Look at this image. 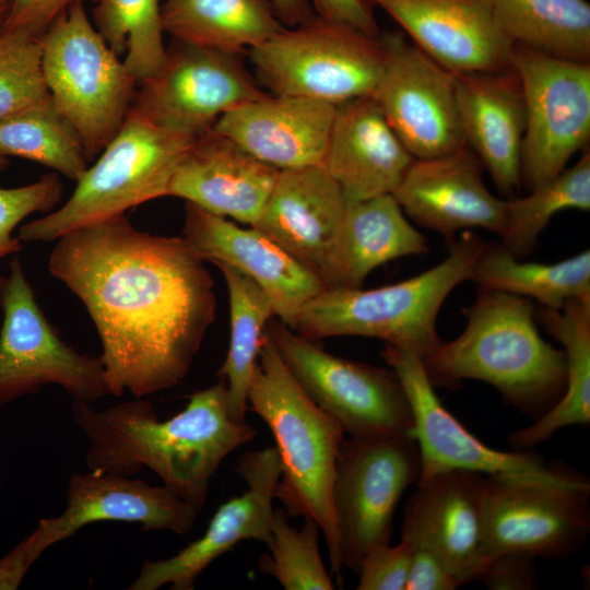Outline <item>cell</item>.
Wrapping results in <instances>:
<instances>
[{
	"label": "cell",
	"instance_id": "cell-1",
	"mask_svg": "<svg viewBox=\"0 0 590 590\" xmlns=\"http://www.w3.org/2000/svg\"><path fill=\"white\" fill-rule=\"evenodd\" d=\"M48 271L86 307L111 396L180 384L214 320L213 281L182 237L137 229L125 215L56 239Z\"/></svg>",
	"mask_w": 590,
	"mask_h": 590
},
{
	"label": "cell",
	"instance_id": "cell-2",
	"mask_svg": "<svg viewBox=\"0 0 590 590\" xmlns=\"http://www.w3.org/2000/svg\"><path fill=\"white\" fill-rule=\"evenodd\" d=\"M72 415L88 441V470L133 476L149 468L198 511L222 461L257 434L229 416L221 378L191 394L185 409L168 420L161 421L143 398L103 410L73 401Z\"/></svg>",
	"mask_w": 590,
	"mask_h": 590
},
{
	"label": "cell",
	"instance_id": "cell-3",
	"mask_svg": "<svg viewBox=\"0 0 590 590\" xmlns=\"http://www.w3.org/2000/svg\"><path fill=\"white\" fill-rule=\"evenodd\" d=\"M468 322L456 339L441 341L422 362L433 386L484 381L506 403L536 421L563 396V350L545 341L530 298L481 288L465 310Z\"/></svg>",
	"mask_w": 590,
	"mask_h": 590
},
{
	"label": "cell",
	"instance_id": "cell-4",
	"mask_svg": "<svg viewBox=\"0 0 590 590\" xmlns=\"http://www.w3.org/2000/svg\"><path fill=\"white\" fill-rule=\"evenodd\" d=\"M247 402L275 440L282 467L275 498L288 517L309 518L318 523L327 543L331 571L341 585L343 565L332 494L344 432L302 389L267 329Z\"/></svg>",
	"mask_w": 590,
	"mask_h": 590
},
{
	"label": "cell",
	"instance_id": "cell-5",
	"mask_svg": "<svg viewBox=\"0 0 590 590\" xmlns=\"http://www.w3.org/2000/svg\"><path fill=\"white\" fill-rule=\"evenodd\" d=\"M486 243L465 233L447 257L405 281L373 290L326 287L302 308L293 330L309 340L374 338L422 359L440 342L437 317L460 283L470 280Z\"/></svg>",
	"mask_w": 590,
	"mask_h": 590
},
{
	"label": "cell",
	"instance_id": "cell-6",
	"mask_svg": "<svg viewBox=\"0 0 590 590\" xmlns=\"http://www.w3.org/2000/svg\"><path fill=\"white\" fill-rule=\"evenodd\" d=\"M194 140L130 110L66 203L20 226L16 237L22 243L56 240L78 227L125 215L141 203L167 197L174 173Z\"/></svg>",
	"mask_w": 590,
	"mask_h": 590
},
{
	"label": "cell",
	"instance_id": "cell-7",
	"mask_svg": "<svg viewBox=\"0 0 590 590\" xmlns=\"http://www.w3.org/2000/svg\"><path fill=\"white\" fill-rule=\"evenodd\" d=\"M40 43L50 97L75 128L91 161L123 125L138 82L92 24L84 2L63 11Z\"/></svg>",
	"mask_w": 590,
	"mask_h": 590
},
{
	"label": "cell",
	"instance_id": "cell-8",
	"mask_svg": "<svg viewBox=\"0 0 590 590\" xmlns=\"http://www.w3.org/2000/svg\"><path fill=\"white\" fill-rule=\"evenodd\" d=\"M248 55L269 94L333 105L374 96L387 61L381 37L318 15L284 27Z\"/></svg>",
	"mask_w": 590,
	"mask_h": 590
},
{
	"label": "cell",
	"instance_id": "cell-9",
	"mask_svg": "<svg viewBox=\"0 0 590 590\" xmlns=\"http://www.w3.org/2000/svg\"><path fill=\"white\" fill-rule=\"evenodd\" d=\"M0 276V406L60 386L76 402L94 403L110 394L99 357L68 345L38 306L19 257Z\"/></svg>",
	"mask_w": 590,
	"mask_h": 590
},
{
	"label": "cell",
	"instance_id": "cell-10",
	"mask_svg": "<svg viewBox=\"0 0 590 590\" xmlns=\"http://www.w3.org/2000/svg\"><path fill=\"white\" fill-rule=\"evenodd\" d=\"M267 331L302 389L344 435L412 436V411L391 368L335 356L281 321L269 322Z\"/></svg>",
	"mask_w": 590,
	"mask_h": 590
},
{
	"label": "cell",
	"instance_id": "cell-11",
	"mask_svg": "<svg viewBox=\"0 0 590 590\" xmlns=\"http://www.w3.org/2000/svg\"><path fill=\"white\" fill-rule=\"evenodd\" d=\"M590 531V483L571 473L560 480L485 475L486 559L507 552L562 560Z\"/></svg>",
	"mask_w": 590,
	"mask_h": 590
},
{
	"label": "cell",
	"instance_id": "cell-12",
	"mask_svg": "<svg viewBox=\"0 0 590 590\" xmlns=\"http://www.w3.org/2000/svg\"><path fill=\"white\" fill-rule=\"evenodd\" d=\"M421 474L411 435L343 437L332 494L343 566L357 573L371 547L390 542L397 506Z\"/></svg>",
	"mask_w": 590,
	"mask_h": 590
},
{
	"label": "cell",
	"instance_id": "cell-13",
	"mask_svg": "<svg viewBox=\"0 0 590 590\" xmlns=\"http://www.w3.org/2000/svg\"><path fill=\"white\" fill-rule=\"evenodd\" d=\"M511 63L524 98L520 180L528 191L566 168L590 139V62L514 44Z\"/></svg>",
	"mask_w": 590,
	"mask_h": 590
},
{
	"label": "cell",
	"instance_id": "cell-14",
	"mask_svg": "<svg viewBox=\"0 0 590 590\" xmlns=\"http://www.w3.org/2000/svg\"><path fill=\"white\" fill-rule=\"evenodd\" d=\"M243 57L174 40L158 71L139 83L130 110L157 127L197 138L226 113L269 94Z\"/></svg>",
	"mask_w": 590,
	"mask_h": 590
},
{
	"label": "cell",
	"instance_id": "cell-15",
	"mask_svg": "<svg viewBox=\"0 0 590 590\" xmlns=\"http://www.w3.org/2000/svg\"><path fill=\"white\" fill-rule=\"evenodd\" d=\"M387 61L374 94L386 120L414 158H432L465 146L456 74L402 33L381 36Z\"/></svg>",
	"mask_w": 590,
	"mask_h": 590
},
{
	"label": "cell",
	"instance_id": "cell-16",
	"mask_svg": "<svg viewBox=\"0 0 590 590\" xmlns=\"http://www.w3.org/2000/svg\"><path fill=\"white\" fill-rule=\"evenodd\" d=\"M382 357L399 378L412 411V437L422 465L420 481L448 470L543 480H560L573 473L528 450L506 452L483 444L442 405L421 357L388 344Z\"/></svg>",
	"mask_w": 590,
	"mask_h": 590
},
{
	"label": "cell",
	"instance_id": "cell-17",
	"mask_svg": "<svg viewBox=\"0 0 590 590\" xmlns=\"http://www.w3.org/2000/svg\"><path fill=\"white\" fill-rule=\"evenodd\" d=\"M235 470L247 483L244 494L222 504L205 532L175 555L144 559L128 590H156L164 586L192 590L200 574L239 542L256 540L270 546L273 502L282 473L275 446L244 453Z\"/></svg>",
	"mask_w": 590,
	"mask_h": 590
},
{
	"label": "cell",
	"instance_id": "cell-18",
	"mask_svg": "<svg viewBox=\"0 0 590 590\" xmlns=\"http://www.w3.org/2000/svg\"><path fill=\"white\" fill-rule=\"evenodd\" d=\"M485 475L448 470L416 483L405 504L401 539L429 551L461 586L477 580L484 550Z\"/></svg>",
	"mask_w": 590,
	"mask_h": 590
},
{
	"label": "cell",
	"instance_id": "cell-19",
	"mask_svg": "<svg viewBox=\"0 0 590 590\" xmlns=\"http://www.w3.org/2000/svg\"><path fill=\"white\" fill-rule=\"evenodd\" d=\"M182 238L202 260L229 266L253 281L274 316L294 328L302 308L327 286L320 276L258 229L186 203Z\"/></svg>",
	"mask_w": 590,
	"mask_h": 590
},
{
	"label": "cell",
	"instance_id": "cell-20",
	"mask_svg": "<svg viewBox=\"0 0 590 590\" xmlns=\"http://www.w3.org/2000/svg\"><path fill=\"white\" fill-rule=\"evenodd\" d=\"M483 165L468 146L415 158L392 196L404 214L452 240L460 229L483 228L503 235L507 200L494 196L482 178Z\"/></svg>",
	"mask_w": 590,
	"mask_h": 590
},
{
	"label": "cell",
	"instance_id": "cell-21",
	"mask_svg": "<svg viewBox=\"0 0 590 590\" xmlns=\"http://www.w3.org/2000/svg\"><path fill=\"white\" fill-rule=\"evenodd\" d=\"M412 43L455 74L512 67V43L486 0H370Z\"/></svg>",
	"mask_w": 590,
	"mask_h": 590
},
{
	"label": "cell",
	"instance_id": "cell-22",
	"mask_svg": "<svg viewBox=\"0 0 590 590\" xmlns=\"http://www.w3.org/2000/svg\"><path fill=\"white\" fill-rule=\"evenodd\" d=\"M198 512L164 485L152 486L141 479L88 470L70 476L64 510L40 519L35 531L46 550L90 523L107 520L184 535L193 528Z\"/></svg>",
	"mask_w": 590,
	"mask_h": 590
},
{
	"label": "cell",
	"instance_id": "cell-23",
	"mask_svg": "<svg viewBox=\"0 0 590 590\" xmlns=\"http://www.w3.org/2000/svg\"><path fill=\"white\" fill-rule=\"evenodd\" d=\"M279 172L212 128L197 137L181 158L167 196L252 226Z\"/></svg>",
	"mask_w": 590,
	"mask_h": 590
},
{
	"label": "cell",
	"instance_id": "cell-24",
	"mask_svg": "<svg viewBox=\"0 0 590 590\" xmlns=\"http://www.w3.org/2000/svg\"><path fill=\"white\" fill-rule=\"evenodd\" d=\"M414 160L374 96L335 105L322 166L346 202L392 194Z\"/></svg>",
	"mask_w": 590,
	"mask_h": 590
},
{
	"label": "cell",
	"instance_id": "cell-25",
	"mask_svg": "<svg viewBox=\"0 0 590 590\" xmlns=\"http://www.w3.org/2000/svg\"><path fill=\"white\" fill-rule=\"evenodd\" d=\"M335 105L268 94L225 115L213 129L279 170L322 165Z\"/></svg>",
	"mask_w": 590,
	"mask_h": 590
},
{
	"label": "cell",
	"instance_id": "cell-26",
	"mask_svg": "<svg viewBox=\"0 0 590 590\" xmlns=\"http://www.w3.org/2000/svg\"><path fill=\"white\" fill-rule=\"evenodd\" d=\"M457 106L465 144L504 196L521 186L524 98L514 67L456 74Z\"/></svg>",
	"mask_w": 590,
	"mask_h": 590
},
{
	"label": "cell",
	"instance_id": "cell-27",
	"mask_svg": "<svg viewBox=\"0 0 590 590\" xmlns=\"http://www.w3.org/2000/svg\"><path fill=\"white\" fill-rule=\"evenodd\" d=\"M345 205L341 188L322 165L283 169L251 227L319 275Z\"/></svg>",
	"mask_w": 590,
	"mask_h": 590
},
{
	"label": "cell",
	"instance_id": "cell-28",
	"mask_svg": "<svg viewBox=\"0 0 590 590\" xmlns=\"http://www.w3.org/2000/svg\"><path fill=\"white\" fill-rule=\"evenodd\" d=\"M427 251L426 238L392 194L346 202L319 276L327 287L359 288L379 266Z\"/></svg>",
	"mask_w": 590,
	"mask_h": 590
},
{
	"label": "cell",
	"instance_id": "cell-29",
	"mask_svg": "<svg viewBox=\"0 0 590 590\" xmlns=\"http://www.w3.org/2000/svg\"><path fill=\"white\" fill-rule=\"evenodd\" d=\"M540 319L563 346L566 387L544 415L509 436L515 451H527L562 428L590 423V300L569 299L558 309L543 307Z\"/></svg>",
	"mask_w": 590,
	"mask_h": 590
},
{
	"label": "cell",
	"instance_id": "cell-30",
	"mask_svg": "<svg viewBox=\"0 0 590 590\" xmlns=\"http://www.w3.org/2000/svg\"><path fill=\"white\" fill-rule=\"evenodd\" d=\"M162 23L174 40L240 55L285 27L270 0H165Z\"/></svg>",
	"mask_w": 590,
	"mask_h": 590
},
{
	"label": "cell",
	"instance_id": "cell-31",
	"mask_svg": "<svg viewBox=\"0 0 590 590\" xmlns=\"http://www.w3.org/2000/svg\"><path fill=\"white\" fill-rule=\"evenodd\" d=\"M470 280L481 288L534 298L545 308L558 309L569 299L590 300V251L541 263L520 261L502 244H486Z\"/></svg>",
	"mask_w": 590,
	"mask_h": 590
},
{
	"label": "cell",
	"instance_id": "cell-32",
	"mask_svg": "<svg viewBox=\"0 0 590 590\" xmlns=\"http://www.w3.org/2000/svg\"><path fill=\"white\" fill-rule=\"evenodd\" d=\"M507 38L559 59L590 61L587 0H486Z\"/></svg>",
	"mask_w": 590,
	"mask_h": 590
},
{
	"label": "cell",
	"instance_id": "cell-33",
	"mask_svg": "<svg viewBox=\"0 0 590 590\" xmlns=\"http://www.w3.org/2000/svg\"><path fill=\"white\" fill-rule=\"evenodd\" d=\"M229 297V345L219 376L226 384L228 413L233 421L245 423L248 390L258 363L273 307L263 291L238 270L216 264Z\"/></svg>",
	"mask_w": 590,
	"mask_h": 590
},
{
	"label": "cell",
	"instance_id": "cell-34",
	"mask_svg": "<svg viewBox=\"0 0 590 590\" xmlns=\"http://www.w3.org/2000/svg\"><path fill=\"white\" fill-rule=\"evenodd\" d=\"M0 154L39 163L75 182L88 167L79 133L50 96L0 121Z\"/></svg>",
	"mask_w": 590,
	"mask_h": 590
},
{
	"label": "cell",
	"instance_id": "cell-35",
	"mask_svg": "<svg viewBox=\"0 0 590 590\" xmlns=\"http://www.w3.org/2000/svg\"><path fill=\"white\" fill-rule=\"evenodd\" d=\"M94 26L138 84L154 75L166 57L161 0H96Z\"/></svg>",
	"mask_w": 590,
	"mask_h": 590
},
{
	"label": "cell",
	"instance_id": "cell-36",
	"mask_svg": "<svg viewBox=\"0 0 590 590\" xmlns=\"http://www.w3.org/2000/svg\"><path fill=\"white\" fill-rule=\"evenodd\" d=\"M590 210V153L521 198L507 199V222L502 245L517 257L532 251L554 214L563 210Z\"/></svg>",
	"mask_w": 590,
	"mask_h": 590
},
{
	"label": "cell",
	"instance_id": "cell-37",
	"mask_svg": "<svg viewBox=\"0 0 590 590\" xmlns=\"http://www.w3.org/2000/svg\"><path fill=\"white\" fill-rule=\"evenodd\" d=\"M284 509H274L270 555L259 558L258 569L286 590H332L333 583L319 551L318 523L304 518L300 529L287 521Z\"/></svg>",
	"mask_w": 590,
	"mask_h": 590
},
{
	"label": "cell",
	"instance_id": "cell-38",
	"mask_svg": "<svg viewBox=\"0 0 590 590\" xmlns=\"http://www.w3.org/2000/svg\"><path fill=\"white\" fill-rule=\"evenodd\" d=\"M49 96L40 36L24 30H1L0 121Z\"/></svg>",
	"mask_w": 590,
	"mask_h": 590
},
{
	"label": "cell",
	"instance_id": "cell-39",
	"mask_svg": "<svg viewBox=\"0 0 590 590\" xmlns=\"http://www.w3.org/2000/svg\"><path fill=\"white\" fill-rule=\"evenodd\" d=\"M61 193L62 185L56 173L25 186L0 187V258L22 249L23 243L13 236L14 228L33 213L52 211Z\"/></svg>",
	"mask_w": 590,
	"mask_h": 590
},
{
	"label": "cell",
	"instance_id": "cell-40",
	"mask_svg": "<svg viewBox=\"0 0 590 590\" xmlns=\"http://www.w3.org/2000/svg\"><path fill=\"white\" fill-rule=\"evenodd\" d=\"M413 545L401 539L396 545L371 547L363 557L357 574L358 590H405Z\"/></svg>",
	"mask_w": 590,
	"mask_h": 590
},
{
	"label": "cell",
	"instance_id": "cell-41",
	"mask_svg": "<svg viewBox=\"0 0 590 590\" xmlns=\"http://www.w3.org/2000/svg\"><path fill=\"white\" fill-rule=\"evenodd\" d=\"M477 580L489 590L538 589L535 558L516 552L496 554L487 559Z\"/></svg>",
	"mask_w": 590,
	"mask_h": 590
},
{
	"label": "cell",
	"instance_id": "cell-42",
	"mask_svg": "<svg viewBox=\"0 0 590 590\" xmlns=\"http://www.w3.org/2000/svg\"><path fill=\"white\" fill-rule=\"evenodd\" d=\"M85 1L96 0H8L1 30H24L40 36L70 5Z\"/></svg>",
	"mask_w": 590,
	"mask_h": 590
},
{
	"label": "cell",
	"instance_id": "cell-43",
	"mask_svg": "<svg viewBox=\"0 0 590 590\" xmlns=\"http://www.w3.org/2000/svg\"><path fill=\"white\" fill-rule=\"evenodd\" d=\"M316 15L346 24L370 36H379L370 0H310Z\"/></svg>",
	"mask_w": 590,
	"mask_h": 590
},
{
	"label": "cell",
	"instance_id": "cell-44",
	"mask_svg": "<svg viewBox=\"0 0 590 590\" xmlns=\"http://www.w3.org/2000/svg\"><path fill=\"white\" fill-rule=\"evenodd\" d=\"M460 586L436 555L427 550L414 547L405 590H455Z\"/></svg>",
	"mask_w": 590,
	"mask_h": 590
},
{
	"label": "cell",
	"instance_id": "cell-45",
	"mask_svg": "<svg viewBox=\"0 0 590 590\" xmlns=\"http://www.w3.org/2000/svg\"><path fill=\"white\" fill-rule=\"evenodd\" d=\"M45 551L35 530L15 545L0 559V590L17 589Z\"/></svg>",
	"mask_w": 590,
	"mask_h": 590
},
{
	"label": "cell",
	"instance_id": "cell-46",
	"mask_svg": "<svg viewBox=\"0 0 590 590\" xmlns=\"http://www.w3.org/2000/svg\"><path fill=\"white\" fill-rule=\"evenodd\" d=\"M280 22L294 27L316 15L310 0H270Z\"/></svg>",
	"mask_w": 590,
	"mask_h": 590
},
{
	"label": "cell",
	"instance_id": "cell-47",
	"mask_svg": "<svg viewBox=\"0 0 590 590\" xmlns=\"http://www.w3.org/2000/svg\"><path fill=\"white\" fill-rule=\"evenodd\" d=\"M8 12V0H0V31L2 28Z\"/></svg>",
	"mask_w": 590,
	"mask_h": 590
},
{
	"label": "cell",
	"instance_id": "cell-48",
	"mask_svg": "<svg viewBox=\"0 0 590 590\" xmlns=\"http://www.w3.org/2000/svg\"><path fill=\"white\" fill-rule=\"evenodd\" d=\"M4 157L2 154H0V167L4 164Z\"/></svg>",
	"mask_w": 590,
	"mask_h": 590
}]
</instances>
